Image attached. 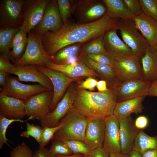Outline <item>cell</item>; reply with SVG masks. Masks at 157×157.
I'll return each mask as SVG.
<instances>
[{"label":"cell","mask_w":157,"mask_h":157,"mask_svg":"<svg viewBox=\"0 0 157 157\" xmlns=\"http://www.w3.org/2000/svg\"><path fill=\"white\" fill-rule=\"evenodd\" d=\"M118 20V19L112 18L105 15L100 19L89 23L74 21L66 23L58 31H49L43 35L42 44L46 52L51 57L66 46L84 43L110 29L117 28Z\"/></svg>","instance_id":"obj_1"},{"label":"cell","mask_w":157,"mask_h":157,"mask_svg":"<svg viewBox=\"0 0 157 157\" xmlns=\"http://www.w3.org/2000/svg\"><path fill=\"white\" fill-rule=\"evenodd\" d=\"M117 103L114 89L93 92L76 86L73 108L88 119L104 118L113 115Z\"/></svg>","instance_id":"obj_2"},{"label":"cell","mask_w":157,"mask_h":157,"mask_svg":"<svg viewBox=\"0 0 157 157\" xmlns=\"http://www.w3.org/2000/svg\"><path fill=\"white\" fill-rule=\"evenodd\" d=\"M88 118L73 108L60 121L63 126L55 133L52 140L84 141Z\"/></svg>","instance_id":"obj_3"},{"label":"cell","mask_w":157,"mask_h":157,"mask_svg":"<svg viewBox=\"0 0 157 157\" xmlns=\"http://www.w3.org/2000/svg\"><path fill=\"white\" fill-rule=\"evenodd\" d=\"M28 34V41L24 52L14 64L16 66L35 65L46 67L51 60V57L43 47L42 36L33 30Z\"/></svg>","instance_id":"obj_4"},{"label":"cell","mask_w":157,"mask_h":157,"mask_svg":"<svg viewBox=\"0 0 157 157\" xmlns=\"http://www.w3.org/2000/svg\"><path fill=\"white\" fill-rule=\"evenodd\" d=\"M72 14L77 22L87 24L97 21L106 14V8L102 0H70Z\"/></svg>","instance_id":"obj_5"},{"label":"cell","mask_w":157,"mask_h":157,"mask_svg":"<svg viewBox=\"0 0 157 157\" xmlns=\"http://www.w3.org/2000/svg\"><path fill=\"white\" fill-rule=\"evenodd\" d=\"M117 29L120 31L122 40L130 48L133 54L141 58L150 47L134 20H119Z\"/></svg>","instance_id":"obj_6"},{"label":"cell","mask_w":157,"mask_h":157,"mask_svg":"<svg viewBox=\"0 0 157 157\" xmlns=\"http://www.w3.org/2000/svg\"><path fill=\"white\" fill-rule=\"evenodd\" d=\"M109 57L121 83L131 79H143L141 58L133 54Z\"/></svg>","instance_id":"obj_7"},{"label":"cell","mask_w":157,"mask_h":157,"mask_svg":"<svg viewBox=\"0 0 157 157\" xmlns=\"http://www.w3.org/2000/svg\"><path fill=\"white\" fill-rule=\"evenodd\" d=\"M48 90L39 84L22 83L17 78L7 74L6 85L0 88V94L25 101L33 95Z\"/></svg>","instance_id":"obj_8"},{"label":"cell","mask_w":157,"mask_h":157,"mask_svg":"<svg viewBox=\"0 0 157 157\" xmlns=\"http://www.w3.org/2000/svg\"><path fill=\"white\" fill-rule=\"evenodd\" d=\"M75 94L76 86L71 84L54 109L38 120L42 126L51 127L59 125L60 120L73 108Z\"/></svg>","instance_id":"obj_9"},{"label":"cell","mask_w":157,"mask_h":157,"mask_svg":"<svg viewBox=\"0 0 157 157\" xmlns=\"http://www.w3.org/2000/svg\"><path fill=\"white\" fill-rule=\"evenodd\" d=\"M38 69L51 80L53 87V95L50 107V112L55 108L63 97L69 85L78 78H69L62 72L36 65Z\"/></svg>","instance_id":"obj_10"},{"label":"cell","mask_w":157,"mask_h":157,"mask_svg":"<svg viewBox=\"0 0 157 157\" xmlns=\"http://www.w3.org/2000/svg\"><path fill=\"white\" fill-rule=\"evenodd\" d=\"M25 0L0 1V28L20 26L23 22L22 9Z\"/></svg>","instance_id":"obj_11"},{"label":"cell","mask_w":157,"mask_h":157,"mask_svg":"<svg viewBox=\"0 0 157 157\" xmlns=\"http://www.w3.org/2000/svg\"><path fill=\"white\" fill-rule=\"evenodd\" d=\"M53 90H48L33 95L24 101L26 116L32 120L39 119L50 112Z\"/></svg>","instance_id":"obj_12"},{"label":"cell","mask_w":157,"mask_h":157,"mask_svg":"<svg viewBox=\"0 0 157 157\" xmlns=\"http://www.w3.org/2000/svg\"><path fill=\"white\" fill-rule=\"evenodd\" d=\"M151 83L143 79H131L121 83L115 89L117 102L148 96Z\"/></svg>","instance_id":"obj_13"},{"label":"cell","mask_w":157,"mask_h":157,"mask_svg":"<svg viewBox=\"0 0 157 157\" xmlns=\"http://www.w3.org/2000/svg\"><path fill=\"white\" fill-rule=\"evenodd\" d=\"M49 0H25L22 9L23 22L21 25L28 33L42 20Z\"/></svg>","instance_id":"obj_14"},{"label":"cell","mask_w":157,"mask_h":157,"mask_svg":"<svg viewBox=\"0 0 157 157\" xmlns=\"http://www.w3.org/2000/svg\"><path fill=\"white\" fill-rule=\"evenodd\" d=\"M63 25L58 10V0H49L42 20L33 30L42 36L49 31H58Z\"/></svg>","instance_id":"obj_15"},{"label":"cell","mask_w":157,"mask_h":157,"mask_svg":"<svg viewBox=\"0 0 157 157\" xmlns=\"http://www.w3.org/2000/svg\"><path fill=\"white\" fill-rule=\"evenodd\" d=\"M8 74L17 76L19 81L37 82L49 90H53L51 80L38 69L36 65L16 66L10 70Z\"/></svg>","instance_id":"obj_16"},{"label":"cell","mask_w":157,"mask_h":157,"mask_svg":"<svg viewBox=\"0 0 157 157\" xmlns=\"http://www.w3.org/2000/svg\"><path fill=\"white\" fill-rule=\"evenodd\" d=\"M105 129L103 147L110 154L121 152L119 120L113 115L104 118Z\"/></svg>","instance_id":"obj_17"},{"label":"cell","mask_w":157,"mask_h":157,"mask_svg":"<svg viewBox=\"0 0 157 157\" xmlns=\"http://www.w3.org/2000/svg\"><path fill=\"white\" fill-rule=\"evenodd\" d=\"M78 59L89 68L93 70L101 80L106 82L108 89H115L121 83L112 67L96 62L87 55L82 53L79 56Z\"/></svg>","instance_id":"obj_18"},{"label":"cell","mask_w":157,"mask_h":157,"mask_svg":"<svg viewBox=\"0 0 157 157\" xmlns=\"http://www.w3.org/2000/svg\"><path fill=\"white\" fill-rule=\"evenodd\" d=\"M121 152L129 155L135 139L140 130L137 129L131 116L119 120Z\"/></svg>","instance_id":"obj_19"},{"label":"cell","mask_w":157,"mask_h":157,"mask_svg":"<svg viewBox=\"0 0 157 157\" xmlns=\"http://www.w3.org/2000/svg\"><path fill=\"white\" fill-rule=\"evenodd\" d=\"M104 118L88 119L84 141L92 150L103 147L105 126Z\"/></svg>","instance_id":"obj_20"},{"label":"cell","mask_w":157,"mask_h":157,"mask_svg":"<svg viewBox=\"0 0 157 157\" xmlns=\"http://www.w3.org/2000/svg\"><path fill=\"white\" fill-rule=\"evenodd\" d=\"M117 28L110 29L104 35V46L109 57L133 54L130 48L118 35Z\"/></svg>","instance_id":"obj_21"},{"label":"cell","mask_w":157,"mask_h":157,"mask_svg":"<svg viewBox=\"0 0 157 157\" xmlns=\"http://www.w3.org/2000/svg\"><path fill=\"white\" fill-rule=\"evenodd\" d=\"M0 115L9 119H22L26 116L25 101L0 94Z\"/></svg>","instance_id":"obj_22"},{"label":"cell","mask_w":157,"mask_h":157,"mask_svg":"<svg viewBox=\"0 0 157 157\" xmlns=\"http://www.w3.org/2000/svg\"><path fill=\"white\" fill-rule=\"evenodd\" d=\"M45 67L61 72L72 78H79L81 76L98 77L93 70L89 68L79 60L76 62L66 64H56L51 60Z\"/></svg>","instance_id":"obj_23"},{"label":"cell","mask_w":157,"mask_h":157,"mask_svg":"<svg viewBox=\"0 0 157 157\" xmlns=\"http://www.w3.org/2000/svg\"><path fill=\"white\" fill-rule=\"evenodd\" d=\"M133 20L150 47L155 48L157 45V22L143 12L135 16Z\"/></svg>","instance_id":"obj_24"},{"label":"cell","mask_w":157,"mask_h":157,"mask_svg":"<svg viewBox=\"0 0 157 157\" xmlns=\"http://www.w3.org/2000/svg\"><path fill=\"white\" fill-rule=\"evenodd\" d=\"M145 96H141L117 102L113 115L119 120L126 118L132 113L138 114L144 108L142 103Z\"/></svg>","instance_id":"obj_25"},{"label":"cell","mask_w":157,"mask_h":157,"mask_svg":"<svg viewBox=\"0 0 157 157\" xmlns=\"http://www.w3.org/2000/svg\"><path fill=\"white\" fill-rule=\"evenodd\" d=\"M143 79L151 83L157 79V54L155 48L149 47L141 58Z\"/></svg>","instance_id":"obj_26"},{"label":"cell","mask_w":157,"mask_h":157,"mask_svg":"<svg viewBox=\"0 0 157 157\" xmlns=\"http://www.w3.org/2000/svg\"><path fill=\"white\" fill-rule=\"evenodd\" d=\"M106 8V15L113 19L134 20L135 16L130 11L124 0H103Z\"/></svg>","instance_id":"obj_27"},{"label":"cell","mask_w":157,"mask_h":157,"mask_svg":"<svg viewBox=\"0 0 157 157\" xmlns=\"http://www.w3.org/2000/svg\"><path fill=\"white\" fill-rule=\"evenodd\" d=\"M149 149L157 150V135L151 136L140 130L134 142L133 150L141 154Z\"/></svg>","instance_id":"obj_28"},{"label":"cell","mask_w":157,"mask_h":157,"mask_svg":"<svg viewBox=\"0 0 157 157\" xmlns=\"http://www.w3.org/2000/svg\"><path fill=\"white\" fill-rule=\"evenodd\" d=\"M20 26L0 28V52L10 60V47L12 40Z\"/></svg>","instance_id":"obj_29"},{"label":"cell","mask_w":157,"mask_h":157,"mask_svg":"<svg viewBox=\"0 0 157 157\" xmlns=\"http://www.w3.org/2000/svg\"><path fill=\"white\" fill-rule=\"evenodd\" d=\"M83 43H75L63 48L51 57V61L55 64H63L69 58L79 56L81 53V47Z\"/></svg>","instance_id":"obj_30"},{"label":"cell","mask_w":157,"mask_h":157,"mask_svg":"<svg viewBox=\"0 0 157 157\" xmlns=\"http://www.w3.org/2000/svg\"><path fill=\"white\" fill-rule=\"evenodd\" d=\"M104 34L83 43L81 47V53L87 56L98 53L107 55L104 46Z\"/></svg>","instance_id":"obj_31"},{"label":"cell","mask_w":157,"mask_h":157,"mask_svg":"<svg viewBox=\"0 0 157 157\" xmlns=\"http://www.w3.org/2000/svg\"><path fill=\"white\" fill-rule=\"evenodd\" d=\"M29 120H32L31 117H28L26 120L10 119L0 115V149H1L3 148L4 144L11 147L8 142V140L6 136L7 129L11 124L15 122L22 123L26 122Z\"/></svg>","instance_id":"obj_32"},{"label":"cell","mask_w":157,"mask_h":157,"mask_svg":"<svg viewBox=\"0 0 157 157\" xmlns=\"http://www.w3.org/2000/svg\"><path fill=\"white\" fill-rule=\"evenodd\" d=\"M73 154H81L84 155H91L92 150L84 141L79 140L64 141Z\"/></svg>","instance_id":"obj_33"},{"label":"cell","mask_w":157,"mask_h":157,"mask_svg":"<svg viewBox=\"0 0 157 157\" xmlns=\"http://www.w3.org/2000/svg\"><path fill=\"white\" fill-rule=\"evenodd\" d=\"M53 140L49 149L54 156H66L73 154L68 145L64 141L58 140Z\"/></svg>","instance_id":"obj_34"},{"label":"cell","mask_w":157,"mask_h":157,"mask_svg":"<svg viewBox=\"0 0 157 157\" xmlns=\"http://www.w3.org/2000/svg\"><path fill=\"white\" fill-rule=\"evenodd\" d=\"M26 130L20 134V136L27 138L31 136L34 138L39 144L42 137L43 127L31 124L27 122H26Z\"/></svg>","instance_id":"obj_35"},{"label":"cell","mask_w":157,"mask_h":157,"mask_svg":"<svg viewBox=\"0 0 157 157\" xmlns=\"http://www.w3.org/2000/svg\"><path fill=\"white\" fill-rule=\"evenodd\" d=\"M59 12L63 23L73 21L72 17V8L70 0H58Z\"/></svg>","instance_id":"obj_36"},{"label":"cell","mask_w":157,"mask_h":157,"mask_svg":"<svg viewBox=\"0 0 157 157\" xmlns=\"http://www.w3.org/2000/svg\"><path fill=\"white\" fill-rule=\"evenodd\" d=\"M139 1L142 12L157 22V6L156 0H139Z\"/></svg>","instance_id":"obj_37"},{"label":"cell","mask_w":157,"mask_h":157,"mask_svg":"<svg viewBox=\"0 0 157 157\" xmlns=\"http://www.w3.org/2000/svg\"><path fill=\"white\" fill-rule=\"evenodd\" d=\"M33 152L24 142L13 148L10 153V157H33Z\"/></svg>","instance_id":"obj_38"},{"label":"cell","mask_w":157,"mask_h":157,"mask_svg":"<svg viewBox=\"0 0 157 157\" xmlns=\"http://www.w3.org/2000/svg\"><path fill=\"white\" fill-rule=\"evenodd\" d=\"M62 126V124H60L58 126L54 127H43L42 137L39 144V147H45L49 141L52 140L56 132Z\"/></svg>","instance_id":"obj_39"},{"label":"cell","mask_w":157,"mask_h":157,"mask_svg":"<svg viewBox=\"0 0 157 157\" xmlns=\"http://www.w3.org/2000/svg\"><path fill=\"white\" fill-rule=\"evenodd\" d=\"M28 41V38L26 37L20 44L10 51V60L13 64L22 57L25 50Z\"/></svg>","instance_id":"obj_40"},{"label":"cell","mask_w":157,"mask_h":157,"mask_svg":"<svg viewBox=\"0 0 157 157\" xmlns=\"http://www.w3.org/2000/svg\"><path fill=\"white\" fill-rule=\"evenodd\" d=\"M26 29L21 26L18 31L14 35L11 41L10 49H12L20 44L26 37Z\"/></svg>","instance_id":"obj_41"},{"label":"cell","mask_w":157,"mask_h":157,"mask_svg":"<svg viewBox=\"0 0 157 157\" xmlns=\"http://www.w3.org/2000/svg\"><path fill=\"white\" fill-rule=\"evenodd\" d=\"M130 11L135 17L142 12L139 0H124Z\"/></svg>","instance_id":"obj_42"},{"label":"cell","mask_w":157,"mask_h":157,"mask_svg":"<svg viewBox=\"0 0 157 157\" xmlns=\"http://www.w3.org/2000/svg\"><path fill=\"white\" fill-rule=\"evenodd\" d=\"M94 61L98 63L109 65L112 67V64L109 57L101 53H95L88 56Z\"/></svg>","instance_id":"obj_43"},{"label":"cell","mask_w":157,"mask_h":157,"mask_svg":"<svg viewBox=\"0 0 157 157\" xmlns=\"http://www.w3.org/2000/svg\"><path fill=\"white\" fill-rule=\"evenodd\" d=\"M97 81L93 77H88L84 81H81L78 87L79 88L88 90L91 91L95 89Z\"/></svg>","instance_id":"obj_44"},{"label":"cell","mask_w":157,"mask_h":157,"mask_svg":"<svg viewBox=\"0 0 157 157\" xmlns=\"http://www.w3.org/2000/svg\"><path fill=\"white\" fill-rule=\"evenodd\" d=\"M10 60L1 55H0V71L8 73L10 70L15 67Z\"/></svg>","instance_id":"obj_45"},{"label":"cell","mask_w":157,"mask_h":157,"mask_svg":"<svg viewBox=\"0 0 157 157\" xmlns=\"http://www.w3.org/2000/svg\"><path fill=\"white\" fill-rule=\"evenodd\" d=\"M149 120L147 117L144 115L138 117L135 121L134 124L135 127L140 130L146 128L148 125Z\"/></svg>","instance_id":"obj_46"},{"label":"cell","mask_w":157,"mask_h":157,"mask_svg":"<svg viewBox=\"0 0 157 157\" xmlns=\"http://www.w3.org/2000/svg\"><path fill=\"white\" fill-rule=\"evenodd\" d=\"M33 157H55V156L53 155L47 148L39 147L38 149L33 153Z\"/></svg>","instance_id":"obj_47"},{"label":"cell","mask_w":157,"mask_h":157,"mask_svg":"<svg viewBox=\"0 0 157 157\" xmlns=\"http://www.w3.org/2000/svg\"><path fill=\"white\" fill-rule=\"evenodd\" d=\"M109 154L102 147L92 151V157H109Z\"/></svg>","instance_id":"obj_48"},{"label":"cell","mask_w":157,"mask_h":157,"mask_svg":"<svg viewBox=\"0 0 157 157\" xmlns=\"http://www.w3.org/2000/svg\"><path fill=\"white\" fill-rule=\"evenodd\" d=\"M148 96L157 97V79L151 83L149 90Z\"/></svg>","instance_id":"obj_49"},{"label":"cell","mask_w":157,"mask_h":157,"mask_svg":"<svg viewBox=\"0 0 157 157\" xmlns=\"http://www.w3.org/2000/svg\"><path fill=\"white\" fill-rule=\"evenodd\" d=\"M96 87L99 92H106L108 91L109 89L108 88L106 82L105 81L102 80L97 81Z\"/></svg>","instance_id":"obj_50"},{"label":"cell","mask_w":157,"mask_h":157,"mask_svg":"<svg viewBox=\"0 0 157 157\" xmlns=\"http://www.w3.org/2000/svg\"><path fill=\"white\" fill-rule=\"evenodd\" d=\"M142 157H157V150L149 149L141 154Z\"/></svg>","instance_id":"obj_51"},{"label":"cell","mask_w":157,"mask_h":157,"mask_svg":"<svg viewBox=\"0 0 157 157\" xmlns=\"http://www.w3.org/2000/svg\"><path fill=\"white\" fill-rule=\"evenodd\" d=\"M7 73L0 71V85L1 88L4 87L6 85Z\"/></svg>","instance_id":"obj_52"},{"label":"cell","mask_w":157,"mask_h":157,"mask_svg":"<svg viewBox=\"0 0 157 157\" xmlns=\"http://www.w3.org/2000/svg\"><path fill=\"white\" fill-rule=\"evenodd\" d=\"M109 157H129V155L119 153H112L109 154Z\"/></svg>","instance_id":"obj_53"},{"label":"cell","mask_w":157,"mask_h":157,"mask_svg":"<svg viewBox=\"0 0 157 157\" xmlns=\"http://www.w3.org/2000/svg\"><path fill=\"white\" fill-rule=\"evenodd\" d=\"M84 155L79 153L73 154L72 155L68 156H63L60 155H57L55 157H83Z\"/></svg>","instance_id":"obj_54"},{"label":"cell","mask_w":157,"mask_h":157,"mask_svg":"<svg viewBox=\"0 0 157 157\" xmlns=\"http://www.w3.org/2000/svg\"><path fill=\"white\" fill-rule=\"evenodd\" d=\"M129 157H142L141 154L138 152L132 150L129 155Z\"/></svg>","instance_id":"obj_55"},{"label":"cell","mask_w":157,"mask_h":157,"mask_svg":"<svg viewBox=\"0 0 157 157\" xmlns=\"http://www.w3.org/2000/svg\"><path fill=\"white\" fill-rule=\"evenodd\" d=\"M83 157H92L91 155H84Z\"/></svg>","instance_id":"obj_56"},{"label":"cell","mask_w":157,"mask_h":157,"mask_svg":"<svg viewBox=\"0 0 157 157\" xmlns=\"http://www.w3.org/2000/svg\"><path fill=\"white\" fill-rule=\"evenodd\" d=\"M155 49L156 51V53H157V45L156 46V47H155Z\"/></svg>","instance_id":"obj_57"},{"label":"cell","mask_w":157,"mask_h":157,"mask_svg":"<svg viewBox=\"0 0 157 157\" xmlns=\"http://www.w3.org/2000/svg\"><path fill=\"white\" fill-rule=\"evenodd\" d=\"M156 5H157V0H156Z\"/></svg>","instance_id":"obj_58"}]
</instances>
